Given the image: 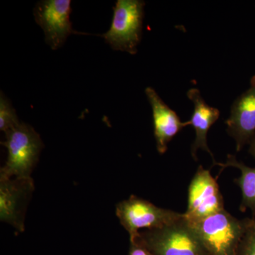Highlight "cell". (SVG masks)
Here are the masks:
<instances>
[{
  "mask_svg": "<svg viewBox=\"0 0 255 255\" xmlns=\"http://www.w3.org/2000/svg\"><path fill=\"white\" fill-rule=\"evenodd\" d=\"M188 221L208 255H236L246 219H238L225 209L203 219Z\"/></svg>",
  "mask_w": 255,
  "mask_h": 255,
  "instance_id": "1",
  "label": "cell"
},
{
  "mask_svg": "<svg viewBox=\"0 0 255 255\" xmlns=\"http://www.w3.org/2000/svg\"><path fill=\"white\" fill-rule=\"evenodd\" d=\"M5 135L6 140L1 144L7 149L8 155L0 179L31 177L43 147L41 137L33 127L21 122Z\"/></svg>",
  "mask_w": 255,
  "mask_h": 255,
  "instance_id": "2",
  "label": "cell"
},
{
  "mask_svg": "<svg viewBox=\"0 0 255 255\" xmlns=\"http://www.w3.org/2000/svg\"><path fill=\"white\" fill-rule=\"evenodd\" d=\"M135 239L153 255H208L184 214L164 227L139 233Z\"/></svg>",
  "mask_w": 255,
  "mask_h": 255,
  "instance_id": "3",
  "label": "cell"
},
{
  "mask_svg": "<svg viewBox=\"0 0 255 255\" xmlns=\"http://www.w3.org/2000/svg\"><path fill=\"white\" fill-rule=\"evenodd\" d=\"M145 1L118 0L110 30L101 35L114 50L136 54L141 41Z\"/></svg>",
  "mask_w": 255,
  "mask_h": 255,
  "instance_id": "4",
  "label": "cell"
},
{
  "mask_svg": "<svg viewBox=\"0 0 255 255\" xmlns=\"http://www.w3.org/2000/svg\"><path fill=\"white\" fill-rule=\"evenodd\" d=\"M116 214L122 226L128 233L130 241L137 237L139 230L162 228L184 216V214L162 209L134 195L117 204Z\"/></svg>",
  "mask_w": 255,
  "mask_h": 255,
  "instance_id": "5",
  "label": "cell"
},
{
  "mask_svg": "<svg viewBox=\"0 0 255 255\" xmlns=\"http://www.w3.org/2000/svg\"><path fill=\"white\" fill-rule=\"evenodd\" d=\"M225 210L224 201L219 184L209 169L200 165L191 179L188 189V221L203 219Z\"/></svg>",
  "mask_w": 255,
  "mask_h": 255,
  "instance_id": "6",
  "label": "cell"
},
{
  "mask_svg": "<svg viewBox=\"0 0 255 255\" xmlns=\"http://www.w3.org/2000/svg\"><path fill=\"white\" fill-rule=\"evenodd\" d=\"M71 12L70 0H43L35 6V20L44 32L45 40L52 49L61 48L70 34L78 33L72 27Z\"/></svg>",
  "mask_w": 255,
  "mask_h": 255,
  "instance_id": "7",
  "label": "cell"
},
{
  "mask_svg": "<svg viewBox=\"0 0 255 255\" xmlns=\"http://www.w3.org/2000/svg\"><path fill=\"white\" fill-rule=\"evenodd\" d=\"M33 190L31 177L0 179V219L18 232L24 231L25 213Z\"/></svg>",
  "mask_w": 255,
  "mask_h": 255,
  "instance_id": "8",
  "label": "cell"
},
{
  "mask_svg": "<svg viewBox=\"0 0 255 255\" xmlns=\"http://www.w3.org/2000/svg\"><path fill=\"white\" fill-rule=\"evenodd\" d=\"M227 132L236 142L237 152L249 145L255 135V75L251 86L233 102L226 121Z\"/></svg>",
  "mask_w": 255,
  "mask_h": 255,
  "instance_id": "9",
  "label": "cell"
},
{
  "mask_svg": "<svg viewBox=\"0 0 255 255\" xmlns=\"http://www.w3.org/2000/svg\"><path fill=\"white\" fill-rule=\"evenodd\" d=\"M145 92L152 108L156 147L157 152L163 155L167 152L169 142L184 128L190 125V122H182L152 87H147Z\"/></svg>",
  "mask_w": 255,
  "mask_h": 255,
  "instance_id": "10",
  "label": "cell"
},
{
  "mask_svg": "<svg viewBox=\"0 0 255 255\" xmlns=\"http://www.w3.org/2000/svg\"><path fill=\"white\" fill-rule=\"evenodd\" d=\"M188 98L194 104V112L189 122L195 130V140L191 145V155L197 160V152L199 149L206 151L214 159L208 145L207 135L210 128L220 117V111L206 103L197 88H191L187 93Z\"/></svg>",
  "mask_w": 255,
  "mask_h": 255,
  "instance_id": "11",
  "label": "cell"
},
{
  "mask_svg": "<svg viewBox=\"0 0 255 255\" xmlns=\"http://www.w3.org/2000/svg\"><path fill=\"white\" fill-rule=\"evenodd\" d=\"M214 164L221 166L222 169L226 167H235L241 171V177L235 179V182L241 188L242 200L240 211L245 212L250 209L255 217V167H249L243 162H240L236 156L228 155L225 163L215 162Z\"/></svg>",
  "mask_w": 255,
  "mask_h": 255,
  "instance_id": "12",
  "label": "cell"
},
{
  "mask_svg": "<svg viewBox=\"0 0 255 255\" xmlns=\"http://www.w3.org/2000/svg\"><path fill=\"white\" fill-rule=\"evenodd\" d=\"M19 123L16 111L9 100L1 92L0 97V130L5 133Z\"/></svg>",
  "mask_w": 255,
  "mask_h": 255,
  "instance_id": "13",
  "label": "cell"
},
{
  "mask_svg": "<svg viewBox=\"0 0 255 255\" xmlns=\"http://www.w3.org/2000/svg\"><path fill=\"white\" fill-rule=\"evenodd\" d=\"M236 255H255V217L246 219V228Z\"/></svg>",
  "mask_w": 255,
  "mask_h": 255,
  "instance_id": "14",
  "label": "cell"
},
{
  "mask_svg": "<svg viewBox=\"0 0 255 255\" xmlns=\"http://www.w3.org/2000/svg\"><path fill=\"white\" fill-rule=\"evenodd\" d=\"M128 255H153L150 253L143 245H142L137 239L130 241V248H129Z\"/></svg>",
  "mask_w": 255,
  "mask_h": 255,
  "instance_id": "15",
  "label": "cell"
},
{
  "mask_svg": "<svg viewBox=\"0 0 255 255\" xmlns=\"http://www.w3.org/2000/svg\"><path fill=\"white\" fill-rule=\"evenodd\" d=\"M249 152L254 158H255V135L252 139L251 142L249 144Z\"/></svg>",
  "mask_w": 255,
  "mask_h": 255,
  "instance_id": "16",
  "label": "cell"
}]
</instances>
